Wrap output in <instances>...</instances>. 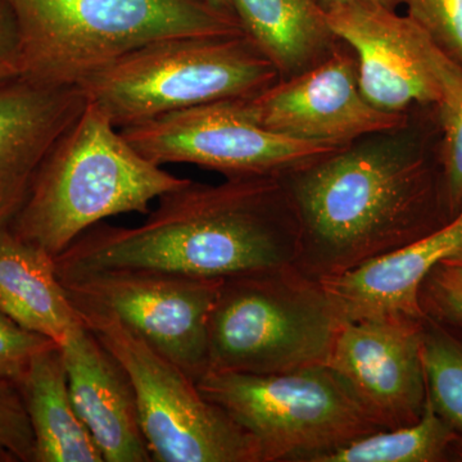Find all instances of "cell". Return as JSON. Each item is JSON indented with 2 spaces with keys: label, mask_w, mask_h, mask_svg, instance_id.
Instances as JSON below:
<instances>
[{
  "label": "cell",
  "mask_w": 462,
  "mask_h": 462,
  "mask_svg": "<svg viewBox=\"0 0 462 462\" xmlns=\"http://www.w3.org/2000/svg\"><path fill=\"white\" fill-rule=\"evenodd\" d=\"M207 2L211 3L215 7L224 9V11L233 12V5H231V0H207Z\"/></svg>",
  "instance_id": "cell-29"
},
{
  "label": "cell",
  "mask_w": 462,
  "mask_h": 462,
  "mask_svg": "<svg viewBox=\"0 0 462 462\" xmlns=\"http://www.w3.org/2000/svg\"><path fill=\"white\" fill-rule=\"evenodd\" d=\"M407 130L365 136L282 176L300 226V272L342 275L451 218L439 161Z\"/></svg>",
  "instance_id": "cell-2"
},
{
  "label": "cell",
  "mask_w": 462,
  "mask_h": 462,
  "mask_svg": "<svg viewBox=\"0 0 462 462\" xmlns=\"http://www.w3.org/2000/svg\"><path fill=\"white\" fill-rule=\"evenodd\" d=\"M442 263L448 264V266L454 267L455 270H457L458 273H462V243L451 256H448L445 261H442Z\"/></svg>",
  "instance_id": "cell-28"
},
{
  "label": "cell",
  "mask_w": 462,
  "mask_h": 462,
  "mask_svg": "<svg viewBox=\"0 0 462 462\" xmlns=\"http://www.w3.org/2000/svg\"><path fill=\"white\" fill-rule=\"evenodd\" d=\"M300 226L282 176L187 184L163 194L139 226L102 221L56 257L60 281L154 270L224 279L293 264Z\"/></svg>",
  "instance_id": "cell-1"
},
{
  "label": "cell",
  "mask_w": 462,
  "mask_h": 462,
  "mask_svg": "<svg viewBox=\"0 0 462 462\" xmlns=\"http://www.w3.org/2000/svg\"><path fill=\"white\" fill-rule=\"evenodd\" d=\"M85 106L78 87L25 76L0 83V229L23 208L42 161Z\"/></svg>",
  "instance_id": "cell-14"
},
{
  "label": "cell",
  "mask_w": 462,
  "mask_h": 462,
  "mask_svg": "<svg viewBox=\"0 0 462 462\" xmlns=\"http://www.w3.org/2000/svg\"><path fill=\"white\" fill-rule=\"evenodd\" d=\"M74 406L105 462H152L135 389L117 357L84 324L60 345Z\"/></svg>",
  "instance_id": "cell-15"
},
{
  "label": "cell",
  "mask_w": 462,
  "mask_h": 462,
  "mask_svg": "<svg viewBox=\"0 0 462 462\" xmlns=\"http://www.w3.org/2000/svg\"><path fill=\"white\" fill-rule=\"evenodd\" d=\"M462 461V439L433 409L407 427L379 430L319 456L315 462Z\"/></svg>",
  "instance_id": "cell-20"
},
{
  "label": "cell",
  "mask_w": 462,
  "mask_h": 462,
  "mask_svg": "<svg viewBox=\"0 0 462 462\" xmlns=\"http://www.w3.org/2000/svg\"><path fill=\"white\" fill-rule=\"evenodd\" d=\"M279 80L254 42L236 35L149 42L79 88L121 130L207 103L249 98Z\"/></svg>",
  "instance_id": "cell-6"
},
{
  "label": "cell",
  "mask_w": 462,
  "mask_h": 462,
  "mask_svg": "<svg viewBox=\"0 0 462 462\" xmlns=\"http://www.w3.org/2000/svg\"><path fill=\"white\" fill-rule=\"evenodd\" d=\"M0 311L58 346L83 322L58 278L56 258L0 229Z\"/></svg>",
  "instance_id": "cell-17"
},
{
  "label": "cell",
  "mask_w": 462,
  "mask_h": 462,
  "mask_svg": "<svg viewBox=\"0 0 462 462\" xmlns=\"http://www.w3.org/2000/svg\"><path fill=\"white\" fill-rule=\"evenodd\" d=\"M421 331L422 319L409 316L342 321L331 346L328 366L384 430L411 425L424 412Z\"/></svg>",
  "instance_id": "cell-13"
},
{
  "label": "cell",
  "mask_w": 462,
  "mask_h": 462,
  "mask_svg": "<svg viewBox=\"0 0 462 462\" xmlns=\"http://www.w3.org/2000/svg\"><path fill=\"white\" fill-rule=\"evenodd\" d=\"M437 109L442 130L438 161L447 211L452 218L462 207V79Z\"/></svg>",
  "instance_id": "cell-22"
},
{
  "label": "cell",
  "mask_w": 462,
  "mask_h": 462,
  "mask_svg": "<svg viewBox=\"0 0 462 462\" xmlns=\"http://www.w3.org/2000/svg\"><path fill=\"white\" fill-rule=\"evenodd\" d=\"M462 66V0H392Z\"/></svg>",
  "instance_id": "cell-23"
},
{
  "label": "cell",
  "mask_w": 462,
  "mask_h": 462,
  "mask_svg": "<svg viewBox=\"0 0 462 462\" xmlns=\"http://www.w3.org/2000/svg\"><path fill=\"white\" fill-rule=\"evenodd\" d=\"M0 454L35 462V439L16 385L0 383Z\"/></svg>",
  "instance_id": "cell-25"
},
{
  "label": "cell",
  "mask_w": 462,
  "mask_h": 462,
  "mask_svg": "<svg viewBox=\"0 0 462 462\" xmlns=\"http://www.w3.org/2000/svg\"><path fill=\"white\" fill-rule=\"evenodd\" d=\"M340 324L321 282L294 264L224 278L209 318L208 372L327 365Z\"/></svg>",
  "instance_id": "cell-5"
},
{
  "label": "cell",
  "mask_w": 462,
  "mask_h": 462,
  "mask_svg": "<svg viewBox=\"0 0 462 462\" xmlns=\"http://www.w3.org/2000/svg\"><path fill=\"white\" fill-rule=\"evenodd\" d=\"M23 76L80 87L118 58L171 38L245 35L236 14L207 0H7Z\"/></svg>",
  "instance_id": "cell-4"
},
{
  "label": "cell",
  "mask_w": 462,
  "mask_h": 462,
  "mask_svg": "<svg viewBox=\"0 0 462 462\" xmlns=\"http://www.w3.org/2000/svg\"><path fill=\"white\" fill-rule=\"evenodd\" d=\"M420 303L425 314L462 325V273L438 263L422 282Z\"/></svg>",
  "instance_id": "cell-26"
},
{
  "label": "cell",
  "mask_w": 462,
  "mask_h": 462,
  "mask_svg": "<svg viewBox=\"0 0 462 462\" xmlns=\"http://www.w3.org/2000/svg\"><path fill=\"white\" fill-rule=\"evenodd\" d=\"M56 345L47 337L25 329L0 311V383H11L17 387L33 357Z\"/></svg>",
  "instance_id": "cell-24"
},
{
  "label": "cell",
  "mask_w": 462,
  "mask_h": 462,
  "mask_svg": "<svg viewBox=\"0 0 462 462\" xmlns=\"http://www.w3.org/2000/svg\"><path fill=\"white\" fill-rule=\"evenodd\" d=\"M243 32L281 80L302 74L338 45L319 0H231Z\"/></svg>",
  "instance_id": "cell-18"
},
{
  "label": "cell",
  "mask_w": 462,
  "mask_h": 462,
  "mask_svg": "<svg viewBox=\"0 0 462 462\" xmlns=\"http://www.w3.org/2000/svg\"><path fill=\"white\" fill-rule=\"evenodd\" d=\"M242 102L249 117L269 132L339 147L409 124L406 114L382 111L365 98L356 57L339 47L319 65Z\"/></svg>",
  "instance_id": "cell-12"
},
{
  "label": "cell",
  "mask_w": 462,
  "mask_h": 462,
  "mask_svg": "<svg viewBox=\"0 0 462 462\" xmlns=\"http://www.w3.org/2000/svg\"><path fill=\"white\" fill-rule=\"evenodd\" d=\"M325 9L331 32L355 53L360 89L374 107L391 114L437 107L461 80L462 66L391 5L351 0Z\"/></svg>",
  "instance_id": "cell-11"
},
{
  "label": "cell",
  "mask_w": 462,
  "mask_h": 462,
  "mask_svg": "<svg viewBox=\"0 0 462 462\" xmlns=\"http://www.w3.org/2000/svg\"><path fill=\"white\" fill-rule=\"evenodd\" d=\"M35 439V462H105L69 393L60 346L33 357L17 384Z\"/></svg>",
  "instance_id": "cell-19"
},
{
  "label": "cell",
  "mask_w": 462,
  "mask_h": 462,
  "mask_svg": "<svg viewBox=\"0 0 462 462\" xmlns=\"http://www.w3.org/2000/svg\"><path fill=\"white\" fill-rule=\"evenodd\" d=\"M197 385L257 440L263 462H315L384 430L328 365L270 375L208 372Z\"/></svg>",
  "instance_id": "cell-7"
},
{
  "label": "cell",
  "mask_w": 462,
  "mask_h": 462,
  "mask_svg": "<svg viewBox=\"0 0 462 462\" xmlns=\"http://www.w3.org/2000/svg\"><path fill=\"white\" fill-rule=\"evenodd\" d=\"M242 99L171 112L121 133L156 165L190 163L226 179L288 175L343 148L269 132L249 117Z\"/></svg>",
  "instance_id": "cell-9"
},
{
  "label": "cell",
  "mask_w": 462,
  "mask_h": 462,
  "mask_svg": "<svg viewBox=\"0 0 462 462\" xmlns=\"http://www.w3.org/2000/svg\"><path fill=\"white\" fill-rule=\"evenodd\" d=\"M325 8L330 7V5H339V3L351 2V0H319ZM376 2L384 3V5H392V0H376Z\"/></svg>",
  "instance_id": "cell-30"
},
{
  "label": "cell",
  "mask_w": 462,
  "mask_h": 462,
  "mask_svg": "<svg viewBox=\"0 0 462 462\" xmlns=\"http://www.w3.org/2000/svg\"><path fill=\"white\" fill-rule=\"evenodd\" d=\"M462 243V207L446 224L420 239L351 272L319 281L340 321L383 316H425L420 289L431 270Z\"/></svg>",
  "instance_id": "cell-16"
},
{
  "label": "cell",
  "mask_w": 462,
  "mask_h": 462,
  "mask_svg": "<svg viewBox=\"0 0 462 462\" xmlns=\"http://www.w3.org/2000/svg\"><path fill=\"white\" fill-rule=\"evenodd\" d=\"M421 357L428 400L462 439V325L425 314Z\"/></svg>",
  "instance_id": "cell-21"
},
{
  "label": "cell",
  "mask_w": 462,
  "mask_h": 462,
  "mask_svg": "<svg viewBox=\"0 0 462 462\" xmlns=\"http://www.w3.org/2000/svg\"><path fill=\"white\" fill-rule=\"evenodd\" d=\"M18 76H23L20 32L7 0H0V83Z\"/></svg>",
  "instance_id": "cell-27"
},
{
  "label": "cell",
  "mask_w": 462,
  "mask_h": 462,
  "mask_svg": "<svg viewBox=\"0 0 462 462\" xmlns=\"http://www.w3.org/2000/svg\"><path fill=\"white\" fill-rule=\"evenodd\" d=\"M75 307L84 324L129 374L152 460L263 462L257 440L229 413L207 400L178 365L114 316Z\"/></svg>",
  "instance_id": "cell-8"
},
{
  "label": "cell",
  "mask_w": 462,
  "mask_h": 462,
  "mask_svg": "<svg viewBox=\"0 0 462 462\" xmlns=\"http://www.w3.org/2000/svg\"><path fill=\"white\" fill-rule=\"evenodd\" d=\"M142 156L88 102L44 158L9 229L54 258L106 218L148 214L152 200L187 184Z\"/></svg>",
  "instance_id": "cell-3"
},
{
  "label": "cell",
  "mask_w": 462,
  "mask_h": 462,
  "mask_svg": "<svg viewBox=\"0 0 462 462\" xmlns=\"http://www.w3.org/2000/svg\"><path fill=\"white\" fill-rule=\"evenodd\" d=\"M221 282L154 270H111L60 281L75 306L114 316L196 383L209 369V318Z\"/></svg>",
  "instance_id": "cell-10"
}]
</instances>
